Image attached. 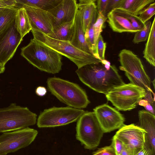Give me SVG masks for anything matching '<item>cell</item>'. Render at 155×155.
Wrapping results in <instances>:
<instances>
[{
  "mask_svg": "<svg viewBox=\"0 0 155 155\" xmlns=\"http://www.w3.org/2000/svg\"><path fill=\"white\" fill-rule=\"evenodd\" d=\"M76 73L83 83L105 95L114 88L125 84L114 65L107 69L101 63L87 64L78 68Z\"/></svg>",
  "mask_w": 155,
  "mask_h": 155,
  "instance_id": "6da1fadb",
  "label": "cell"
},
{
  "mask_svg": "<svg viewBox=\"0 0 155 155\" xmlns=\"http://www.w3.org/2000/svg\"><path fill=\"white\" fill-rule=\"evenodd\" d=\"M21 50V56L41 71L55 74L62 69L61 55L34 38Z\"/></svg>",
  "mask_w": 155,
  "mask_h": 155,
  "instance_id": "7a4b0ae2",
  "label": "cell"
},
{
  "mask_svg": "<svg viewBox=\"0 0 155 155\" xmlns=\"http://www.w3.org/2000/svg\"><path fill=\"white\" fill-rule=\"evenodd\" d=\"M47 84L51 94L68 107L81 109L90 103L85 91L76 83L54 77L48 78Z\"/></svg>",
  "mask_w": 155,
  "mask_h": 155,
  "instance_id": "3957f363",
  "label": "cell"
},
{
  "mask_svg": "<svg viewBox=\"0 0 155 155\" xmlns=\"http://www.w3.org/2000/svg\"><path fill=\"white\" fill-rule=\"evenodd\" d=\"M31 32L34 38L67 58L74 62L78 68L87 64L101 63V61L93 54L78 49L69 41L53 39L38 30H31Z\"/></svg>",
  "mask_w": 155,
  "mask_h": 155,
  "instance_id": "277c9868",
  "label": "cell"
},
{
  "mask_svg": "<svg viewBox=\"0 0 155 155\" xmlns=\"http://www.w3.org/2000/svg\"><path fill=\"white\" fill-rule=\"evenodd\" d=\"M37 114L27 107L12 103L0 108V133L14 131L35 125Z\"/></svg>",
  "mask_w": 155,
  "mask_h": 155,
  "instance_id": "5b68a950",
  "label": "cell"
},
{
  "mask_svg": "<svg viewBox=\"0 0 155 155\" xmlns=\"http://www.w3.org/2000/svg\"><path fill=\"white\" fill-rule=\"evenodd\" d=\"M118 57L120 69L124 71L130 83L140 87L155 95L151 88V80L144 70L140 59L132 51L124 49Z\"/></svg>",
  "mask_w": 155,
  "mask_h": 155,
  "instance_id": "8992f818",
  "label": "cell"
},
{
  "mask_svg": "<svg viewBox=\"0 0 155 155\" xmlns=\"http://www.w3.org/2000/svg\"><path fill=\"white\" fill-rule=\"evenodd\" d=\"M76 131V139L89 150L98 146L104 133L94 111H85L77 120Z\"/></svg>",
  "mask_w": 155,
  "mask_h": 155,
  "instance_id": "52a82bcc",
  "label": "cell"
},
{
  "mask_svg": "<svg viewBox=\"0 0 155 155\" xmlns=\"http://www.w3.org/2000/svg\"><path fill=\"white\" fill-rule=\"evenodd\" d=\"M146 92L143 88L130 83L114 88L105 95L117 109L125 111L135 108Z\"/></svg>",
  "mask_w": 155,
  "mask_h": 155,
  "instance_id": "ba28073f",
  "label": "cell"
},
{
  "mask_svg": "<svg viewBox=\"0 0 155 155\" xmlns=\"http://www.w3.org/2000/svg\"><path fill=\"white\" fill-rule=\"evenodd\" d=\"M85 111L69 107H54L44 110L39 115L37 125L51 127L68 124L77 121Z\"/></svg>",
  "mask_w": 155,
  "mask_h": 155,
  "instance_id": "9c48e42d",
  "label": "cell"
},
{
  "mask_svg": "<svg viewBox=\"0 0 155 155\" xmlns=\"http://www.w3.org/2000/svg\"><path fill=\"white\" fill-rule=\"evenodd\" d=\"M38 131L27 127L2 133L0 135V155H6L25 148L35 140Z\"/></svg>",
  "mask_w": 155,
  "mask_h": 155,
  "instance_id": "30bf717a",
  "label": "cell"
},
{
  "mask_svg": "<svg viewBox=\"0 0 155 155\" xmlns=\"http://www.w3.org/2000/svg\"><path fill=\"white\" fill-rule=\"evenodd\" d=\"M146 134L145 130L132 124L124 125L119 129L114 136L135 155L144 146L147 139Z\"/></svg>",
  "mask_w": 155,
  "mask_h": 155,
  "instance_id": "8fae6325",
  "label": "cell"
},
{
  "mask_svg": "<svg viewBox=\"0 0 155 155\" xmlns=\"http://www.w3.org/2000/svg\"><path fill=\"white\" fill-rule=\"evenodd\" d=\"M22 41L23 38L16 28L15 20L0 33V63L2 65L5 67L12 58Z\"/></svg>",
  "mask_w": 155,
  "mask_h": 155,
  "instance_id": "7c38bea8",
  "label": "cell"
},
{
  "mask_svg": "<svg viewBox=\"0 0 155 155\" xmlns=\"http://www.w3.org/2000/svg\"><path fill=\"white\" fill-rule=\"evenodd\" d=\"M93 110L104 133L119 129L125 125L123 115L107 104L97 106Z\"/></svg>",
  "mask_w": 155,
  "mask_h": 155,
  "instance_id": "4fadbf2b",
  "label": "cell"
},
{
  "mask_svg": "<svg viewBox=\"0 0 155 155\" xmlns=\"http://www.w3.org/2000/svg\"><path fill=\"white\" fill-rule=\"evenodd\" d=\"M78 10L76 0H62L47 11L53 27L74 20Z\"/></svg>",
  "mask_w": 155,
  "mask_h": 155,
  "instance_id": "5bb4252c",
  "label": "cell"
},
{
  "mask_svg": "<svg viewBox=\"0 0 155 155\" xmlns=\"http://www.w3.org/2000/svg\"><path fill=\"white\" fill-rule=\"evenodd\" d=\"M21 8H24L26 11L31 27V30L40 31L48 36L53 33V27L47 11L25 6Z\"/></svg>",
  "mask_w": 155,
  "mask_h": 155,
  "instance_id": "9a60e30c",
  "label": "cell"
},
{
  "mask_svg": "<svg viewBox=\"0 0 155 155\" xmlns=\"http://www.w3.org/2000/svg\"><path fill=\"white\" fill-rule=\"evenodd\" d=\"M69 41L78 49L93 54L85 39L81 14L78 9L74 20L71 35Z\"/></svg>",
  "mask_w": 155,
  "mask_h": 155,
  "instance_id": "2e32d148",
  "label": "cell"
},
{
  "mask_svg": "<svg viewBox=\"0 0 155 155\" xmlns=\"http://www.w3.org/2000/svg\"><path fill=\"white\" fill-rule=\"evenodd\" d=\"M106 16L107 21L114 32L119 33H136L139 31L133 27L129 20L117 8L110 11Z\"/></svg>",
  "mask_w": 155,
  "mask_h": 155,
  "instance_id": "e0dca14e",
  "label": "cell"
},
{
  "mask_svg": "<svg viewBox=\"0 0 155 155\" xmlns=\"http://www.w3.org/2000/svg\"><path fill=\"white\" fill-rule=\"evenodd\" d=\"M139 124L140 128L146 132V138L151 149L153 155L155 153V116L144 110L138 111Z\"/></svg>",
  "mask_w": 155,
  "mask_h": 155,
  "instance_id": "ac0fdd59",
  "label": "cell"
},
{
  "mask_svg": "<svg viewBox=\"0 0 155 155\" xmlns=\"http://www.w3.org/2000/svg\"><path fill=\"white\" fill-rule=\"evenodd\" d=\"M96 0H79L77 3L80 12L84 31L85 33L90 23L94 14L97 10Z\"/></svg>",
  "mask_w": 155,
  "mask_h": 155,
  "instance_id": "d6986e66",
  "label": "cell"
},
{
  "mask_svg": "<svg viewBox=\"0 0 155 155\" xmlns=\"http://www.w3.org/2000/svg\"><path fill=\"white\" fill-rule=\"evenodd\" d=\"M16 8H19L23 6L35 8L48 11L58 5L62 0H15Z\"/></svg>",
  "mask_w": 155,
  "mask_h": 155,
  "instance_id": "ffe728a7",
  "label": "cell"
},
{
  "mask_svg": "<svg viewBox=\"0 0 155 155\" xmlns=\"http://www.w3.org/2000/svg\"><path fill=\"white\" fill-rule=\"evenodd\" d=\"M155 18L143 52V57L152 66H155Z\"/></svg>",
  "mask_w": 155,
  "mask_h": 155,
  "instance_id": "44dd1931",
  "label": "cell"
},
{
  "mask_svg": "<svg viewBox=\"0 0 155 155\" xmlns=\"http://www.w3.org/2000/svg\"><path fill=\"white\" fill-rule=\"evenodd\" d=\"M15 22L16 28L22 38L31 30L28 15L23 8L18 9Z\"/></svg>",
  "mask_w": 155,
  "mask_h": 155,
  "instance_id": "7402d4cb",
  "label": "cell"
},
{
  "mask_svg": "<svg viewBox=\"0 0 155 155\" xmlns=\"http://www.w3.org/2000/svg\"><path fill=\"white\" fill-rule=\"evenodd\" d=\"M154 1V0H123L119 8L138 16L144 9Z\"/></svg>",
  "mask_w": 155,
  "mask_h": 155,
  "instance_id": "603a6c76",
  "label": "cell"
},
{
  "mask_svg": "<svg viewBox=\"0 0 155 155\" xmlns=\"http://www.w3.org/2000/svg\"><path fill=\"white\" fill-rule=\"evenodd\" d=\"M73 22L74 20L53 27V33L48 36L57 40L69 41L71 35Z\"/></svg>",
  "mask_w": 155,
  "mask_h": 155,
  "instance_id": "cb8c5ba5",
  "label": "cell"
},
{
  "mask_svg": "<svg viewBox=\"0 0 155 155\" xmlns=\"http://www.w3.org/2000/svg\"><path fill=\"white\" fill-rule=\"evenodd\" d=\"M18 8H5L0 10V33L15 20Z\"/></svg>",
  "mask_w": 155,
  "mask_h": 155,
  "instance_id": "d4e9b609",
  "label": "cell"
},
{
  "mask_svg": "<svg viewBox=\"0 0 155 155\" xmlns=\"http://www.w3.org/2000/svg\"><path fill=\"white\" fill-rule=\"evenodd\" d=\"M98 14V13L97 9L94 14L91 22L84 33L86 41L92 53V54L95 56L96 51L94 43L93 25L97 20Z\"/></svg>",
  "mask_w": 155,
  "mask_h": 155,
  "instance_id": "484cf974",
  "label": "cell"
},
{
  "mask_svg": "<svg viewBox=\"0 0 155 155\" xmlns=\"http://www.w3.org/2000/svg\"><path fill=\"white\" fill-rule=\"evenodd\" d=\"M151 25V22L150 21L146 22L144 27L135 33L132 41L133 43L138 44L147 39L150 32Z\"/></svg>",
  "mask_w": 155,
  "mask_h": 155,
  "instance_id": "4316f807",
  "label": "cell"
},
{
  "mask_svg": "<svg viewBox=\"0 0 155 155\" xmlns=\"http://www.w3.org/2000/svg\"><path fill=\"white\" fill-rule=\"evenodd\" d=\"M122 15L127 18L133 27L136 29L140 30L145 26L144 23L139 18L127 11L121 8H117Z\"/></svg>",
  "mask_w": 155,
  "mask_h": 155,
  "instance_id": "83f0119b",
  "label": "cell"
},
{
  "mask_svg": "<svg viewBox=\"0 0 155 155\" xmlns=\"http://www.w3.org/2000/svg\"><path fill=\"white\" fill-rule=\"evenodd\" d=\"M107 20V16L99 13L97 20L93 25L94 35V43L96 51V46L97 40L102 31L104 23Z\"/></svg>",
  "mask_w": 155,
  "mask_h": 155,
  "instance_id": "f1b7e54d",
  "label": "cell"
},
{
  "mask_svg": "<svg viewBox=\"0 0 155 155\" xmlns=\"http://www.w3.org/2000/svg\"><path fill=\"white\" fill-rule=\"evenodd\" d=\"M155 2L149 5L144 9L138 16L139 18L144 23L147 22L155 15Z\"/></svg>",
  "mask_w": 155,
  "mask_h": 155,
  "instance_id": "f546056e",
  "label": "cell"
},
{
  "mask_svg": "<svg viewBox=\"0 0 155 155\" xmlns=\"http://www.w3.org/2000/svg\"><path fill=\"white\" fill-rule=\"evenodd\" d=\"M106 46V43L104 42L101 34L96 44L95 56L101 61L105 60V54Z\"/></svg>",
  "mask_w": 155,
  "mask_h": 155,
  "instance_id": "4dcf8cb0",
  "label": "cell"
},
{
  "mask_svg": "<svg viewBox=\"0 0 155 155\" xmlns=\"http://www.w3.org/2000/svg\"><path fill=\"white\" fill-rule=\"evenodd\" d=\"M92 155H116L114 149L111 144L109 146L99 149Z\"/></svg>",
  "mask_w": 155,
  "mask_h": 155,
  "instance_id": "1f68e13d",
  "label": "cell"
},
{
  "mask_svg": "<svg viewBox=\"0 0 155 155\" xmlns=\"http://www.w3.org/2000/svg\"><path fill=\"white\" fill-rule=\"evenodd\" d=\"M123 1V0H109L104 15L106 16V15L112 10L119 8Z\"/></svg>",
  "mask_w": 155,
  "mask_h": 155,
  "instance_id": "d6a6232c",
  "label": "cell"
},
{
  "mask_svg": "<svg viewBox=\"0 0 155 155\" xmlns=\"http://www.w3.org/2000/svg\"><path fill=\"white\" fill-rule=\"evenodd\" d=\"M111 144L114 149L116 155H120L124 146L123 143L114 135L112 139Z\"/></svg>",
  "mask_w": 155,
  "mask_h": 155,
  "instance_id": "836d02e7",
  "label": "cell"
},
{
  "mask_svg": "<svg viewBox=\"0 0 155 155\" xmlns=\"http://www.w3.org/2000/svg\"><path fill=\"white\" fill-rule=\"evenodd\" d=\"M135 155H153L151 149L147 139L143 147Z\"/></svg>",
  "mask_w": 155,
  "mask_h": 155,
  "instance_id": "e575fe53",
  "label": "cell"
},
{
  "mask_svg": "<svg viewBox=\"0 0 155 155\" xmlns=\"http://www.w3.org/2000/svg\"><path fill=\"white\" fill-rule=\"evenodd\" d=\"M138 104L144 107L146 110L155 115V107H153L147 100L141 99L139 102Z\"/></svg>",
  "mask_w": 155,
  "mask_h": 155,
  "instance_id": "d590c367",
  "label": "cell"
},
{
  "mask_svg": "<svg viewBox=\"0 0 155 155\" xmlns=\"http://www.w3.org/2000/svg\"><path fill=\"white\" fill-rule=\"evenodd\" d=\"M108 1L109 0H98L97 1L96 7L98 13H101L104 15Z\"/></svg>",
  "mask_w": 155,
  "mask_h": 155,
  "instance_id": "8d00e7d4",
  "label": "cell"
},
{
  "mask_svg": "<svg viewBox=\"0 0 155 155\" xmlns=\"http://www.w3.org/2000/svg\"><path fill=\"white\" fill-rule=\"evenodd\" d=\"M16 5L15 0H0V10L5 8H15Z\"/></svg>",
  "mask_w": 155,
  "mask_h": 155,
  "instance_id": "74e56055",
  "label": "cell"
},
{
  "mask_svg": "<svg viewBox=\"0 0 155 155\" xmlns=\"http://www.w3.org/2000/svg\"><path fill=\"white\" fill-rule=\"evenodd\" d=\"M152 94L150 91H146V95L144 97L145 99L147 100L153 107H155V98H153Z\"/></svg>",
  "mask_w": 155,
  "mask_h": 155,
  "instance_id": "f35d334b",
  "label": "cell"
},
{
  "mask_svg": "<svg viewBox=\"0 0 155 155\" xmlns=\"http://www.w3.org/2000/svg\"><path fill=\"white\" fill-rule=\"evenodd\" d=\"M47 92V90L46 88L43 86H40L38 87L35 90L36 94L40 97L45 95Z\"/></svg>",
  "mask_w": 155,
  "mask_h": 155,
  "instance_id": "ab89813d",
  "label": "cell"
},
{
  "mask_svg": "<svg viewBox=\"0 0 155 155\" xmlns=\"http://www.w3.org/2000/svg\"><path fill=\"white\" fill-rule=\"evenodd\" d=\"M124 145V144H123ZM120 155H133L124 145Z\"/></svg>",
  "mask_w": 155,
  "mask_h": 155,
  "instance_id": "60d3db41",
  "label": "cell"
},
{
  "mask_svg": "<svg viewBox=\"0 0 155 155\" xmlns=\"http://www.w3.org/2000/svg\"><path fill=\"white\" fill-rule=\"evenodd\" d=\"M5 67L2 65L0 63V74L4 72L5 70Z\"/></svg>",
  "mask_w": 155,
  "mask_h": 155,
  "instance_id": "b9f144b4",
  "label": "cell"
},
{
  "mask_svg": "<svg viewBox=\"0 0 155 155\" xmlns=\"http://www.w3.org/2000/svg\"><path fill=\"white\" fill-rule=\"evenodd\" d=\"M153 86H154V88H155V87H154V86H155V85H154V84H155V80L154 79L153 81Z\"/></svg>",
  "mask_w": 155,
  "mask_h": 155,
  "instance_id": "7bdbcfd3",
  "label": "cell"
}]
</instances>
